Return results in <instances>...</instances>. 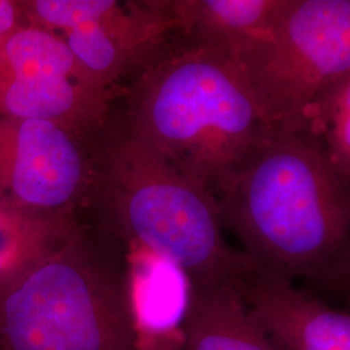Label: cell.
Returning a JSON list of instances; mask_svg holds the SVG:
<instances>
[{
    "instance_id": "1",
    "label": "cell",
    "mask_w": 350,
    "mask_h": 350,
    "mask_svg": "<svg viewBox=\"0 0 350 350\" xmlns=\"http://www.w3.org/2000/svg\"><path fill=\"white\" fill-rule=\"evenodd\" d=\"M214 201L253 266L325 291L348 288L350 180L306 126L273 131Z\"/></svg>"
},
{
    "instance_id": "2",
    "label": "cell",
    "mask_w": 350,
    "mask_h": 350,
    "mask_svg": "<svg viewBox=\"0 0 350 350\" xmlns=\"http://www.w3.org/2000/svg\"><path fill=\"white\" fill-rule=\"evenodd\" d=\"M122 122L213 199L273 133L238 64L175 31L130 75Z\"/></svg>"
},
{
    "instance_id": "3",
    "label": "cell",
    "mask_w": 350,
    "mask_h": 350,
    "mask_svg": "<svg viewBox=\"0 0 350 350\" xmlns=\"http://www.w3.org/2000/svg\"><path fill=\"white\" fill-rule=\"evenodd\" d=\"M1 350H140L130 247L73 227L0 289Z\"/></svg>"
},
{
    "instance_id": "4",
    "label": "cell",
    "mask_w": 350,
    "mask_h": 350,
    "mask_svg": "<svg viewBox=\"0 0 350 350\" xmlns=\"http://www.w3.org/2000/svg\"><path fill=\"white\" fill-rule=\"evenodd\" d=\"M101 140L94 186L108 232L173 265L188 284L237 280L250 270L252 262L226 238L211 195L163 163L122 121Z\"/></svg>"
},
{
    "instance_id": "5",
    "label": "cell",
    "mask_w": 350,
    "mask_h": 350,
    "mask_svg": "<svg viewBox=\"0 0 350 350\" xmlns=\"http://www.w3.org/2000/svg\"><path fill=\"white\" fill-rule=\"evenodd\" d=\"M237 64L273 131L299 130L318 95L350 77L349 0H283Z\"/></svg>"
},
{
    "instance_id": "6",
    "label": "cell",
    "mask_w": 350,
    "mask_h": 350,
    "mask_svg": "<svg viewBox=\"0 0 350 350\" xmlns=\"http://www.w3.org/2000/svg\"><path fill=\"white\" fill-rule=\"evenodd\" d=\"M68 126L44 120L0 122V186L18 209L65 217L88 185H95L92 167Z\"/></svg>"
},
{
    "instance_id": "7",
    "label": "cell",
    "mask_w": 350,
    "mask_h": 350,
    "mask_svg": "<svg viewBox=\"0 0 350 350\" xmlns=\"http://www.w3.org/2000/svg\"><path fill=\"white\" fill-rule=\"evenodd\" d=\"M235 287L245 310L280 350H350L349 313L305 295L286 276L252 265Z\"/></svg>"
},
{
    "instance_id": "8",
    "label": "cell",
    "mask_w": 350,
    "mask_h": 350,
    "mask_svg": "<svg viewBox=\"0 0 350 350\" xmlns=\"http://www.w3.org/2000/svg\"><path fill=\"white\" fill-rule=\"evenodd\" d=\"M183 350H280L252 319L235 280L188 284Z\"/></svg>"
},
{
    "instance_id": "9",
    "label": "cell",
    "mask_w": 350,
    "mask_h": 350,
    "mask_svg": "<svg viewBox=\"0 0 350 350\" xmlns=\"http://www.w3.org/2000/svg\"><path fill=\"white\" fill-rule=\"evenodd\" d=\"M283 0L172 1L175 33L189 44L237 63L271 23Z\"/></svg>"
},
{
    "instance_id": "10",
    "label": "cell",
    "mask_w": 350,
    "mask_h": 350,
    "mask_svg": "<svg viewBox=\"0 0 350 350\" xmlns=\"http://www.w3.org/2000/svg\"><path fill=\"white\" fill-rule=\"evenodd\" d=\"M66 217H44L0 202V289L65 237Z\"/></svg>"
},
{
    "instance_id": "11",
    "label": "cell",
    "mask_w": 350,
    "mask_h": 350,
    "mask_svg": "<svg viewBox=\"0 0 350 350\" xmlns=\"http://www.w3.org/2000/svg\"><path fill=\"white\" fill-rule=\"evenodd\" d=\"M29 75L86 78L99 85L75 60L63 38L40 27L14 29L0 38V81Z\"/></svg>"
},
{
    "instance_id": "12",
    "label": "cell",
    "mask_w": 350,
    "mask_h": 350,
    "mask_svg": "<svg viewBox=\"0 0 350 350\" xmlns=\"http://www.w3.org/2000/svg\"><path fill=\"white\" fill-rule=\"evenodd\" d=\"M350 77L325 88L305 117L314 137L325 146L338 172L350 180Z\"/></svg>"
},
{
    "instance_id": "13",
    "label": "cell",
    "mask_w": 350,
    "mask_h": 350,
    "mask_svg": "<svg viewBox=\"0 0 350 350\" xmlns=\"http://www.w3.org/2000/svg\"><path fill=\"white\" fill-rule=\"evenodd\" d=\"M118 5L112 0H38L34 14L43 25L68 31L88 23L101 21Z\"/></svg>"
},
{
    "instance_id": "14",
    "label": "cell",
    "mask_w": 350,
    "mask_h": 350,
    "mask_svg": "<svg viewBox=\"0 0 350 350\" xmlns=\"http://www.w3.org/2000/svg\"><path fill=\"white\" fill-rule=\"evenodd\" d=\"M16 11L12 3L0 0V38L5 37L14 30Z\"/></svg>"
}]
</instances>
